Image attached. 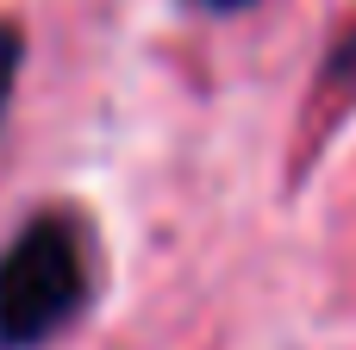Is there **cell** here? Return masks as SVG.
Returning a JSON list of instances; mask_svg holds the SVG:
<instances>
[{
  "label": "cell",
  "mask_w": 356,
  "mask_h": 350,
  "mask_svg": "<svg viewBox=\"0 0 356 350\" xmlns=\"http://www.w3.org/2000/svg\"><path fill=\"white\" fill-rule=\"evenodd\" d=\"M88 307L81 238L63 213H38L0 250V350H38Z\"/></svg>",
  "instance_id": "1"
},
{
  "label": "cell",
  "mask_w": 356,
  "mask_h": 350,
  "mask_svg": "<svg viewBox=\"0 0 356 350\" xmlns=\"http://www.w3.org/2000/svg\"><path fill=\"white\" fill-rule=\"evenodd\" d=\"M19 63H25V38H19V25H13V19H0V119H6V100H13Z\"/></svg>",
  "instance_id": "2"
},
{
  "label": "cell",
  "mask_w": 356,
  "mask_h": 350,
  "mask_svg": "<svg viewBox=\"0 0 356 350\" xmlns=\"http://www.w3.org/2000/svg\"><path fill=\"white\" fill-rule=\"evenodd\" d=\"M188 6H200V13H238V6H250V0H188Z\"/></svg>",
  "instance_id": "4"
},
{
  "label": "cell",
  "mask_w": 356,
  "mask_h": 350,
  "mask_svg": "<svg viewBox=\"0 0 356 350\" xmlns=\"http://www.w3.org/2000/svg\"><path fill=\"white\" fill-rule=\"evenodd\" d=\"M325 81H344V88H356V31H344V38L332 44V56H325Z\"/></svg>",
  "instance_id": "3"
}]
</instances>
